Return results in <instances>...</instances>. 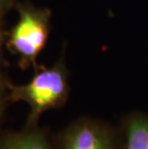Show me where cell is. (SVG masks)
Returning <instances> with one entry per match:
<instances>
[{"instance_id":"ba28073f","label":"cell","mask_w":148,"mask_h":149,"mask_svg":"<svg viewBox=\"0 0 148 149\" xmlns=\"http://www.w3.org/2000/svg\"><path fill=\"white\" fill-rule=\"evenodd\" d=\"M8 32L3 28V24H0V59L2 55V48L6 44V40H7Z\"/></svg>"},{"instance_id":"7a4b0ae2","label":"cell","mask_w":148,"mask_h":149,"mask_svg":"<svg viewBox=\"0 0 148 149\" xmlns=\"http://www.w3.org/2000/svg\"><path fill=\"white\" fill-rule=\"evenodd\" d=\"M18 19L8 32L6 44L17 57L21 69L40 68L38 58L45 48L51 28L52 13L48 8H39L30 3L17 5Z\"/></svg>"},{"instance_id":"277c9868","label":"cell","mask_w":148,"mask_h":149,"mask_svg":"<svg viewBox=\"0 0 148 149\" xmlns=\"http://www.w3.org/2000/svg\"><path fill=\"white\" fill-rule=\"evenodd\" d=\"M0 149H50L45 133L36 127L7 135L0 141Z\"/></svg>"},{"instance_id":"52a82bcc","label":"cell","mask_w":148,"mask_h":149,"mask_svg":"<svg viewBox=\"0 0 148 149\" xmlns=\"http://www.w3.org/2000/svg\"><path fill=\"white\" fill-rule=\"evenodd\" d=\"M15 0H0V24H3V18L15 5Z\"/></svg>"},{"instance_id":"8992f818","label":"cell","mask_w":148,"mask_h":149,"mask_svg":"<svg viewBox=\"0 0 148 149\" xmlns=\"http://www.w3.org/2000/svg\"><path fill=\"white\" fill-rule=\"evenodd\" d=\"M8 84L9 82L0 73V118L4 113L6 99H8V95H6V91H8Z\"/></svg>"},{"instance_id":"3957f363","label":"cell","mask_w":148,"mask_h":149,"mask_svg":"<svg viewBox=\"0 0 148 149\" xmlns=\"http://www.w3.org/2000/svg\"><path fill=\"white\" fill-rule=\"evenodd\" d=\"M61 149H114L109 130L101 123L83 118L63 134Z\"/></svg>"},{"instance_id":"6da1fadb","label":"cell","mask_w":148,"mask_h":149,"mask_svg":"<svg viewBox=\"0 0 148 149\" xmlns=\"http://www.w3.org/2000/svg\"><path fill=\"white\" fill-rule=\"evenodd\" d=\"M29 83L24 85L8 84V99L12 102L27 103L30 113L27 128L36 127L43 113L61 107L68 96V72L65 61H59L50 68L40 66Z\"/></svg>"},{"instance_id":"5b68a950","label":"cell","mask_w":148,"mask_h":149,"mask_svg":"<svg viewBox=\"0 0 148 149\" xmlns=\"http://www.w3.org/2000/svg\"><path fill=\"white\" fill-rule=\"evenodd\" d=\"M126 149H148V117L138 115L128 119Z\"/></svg>"}]
</instances>
